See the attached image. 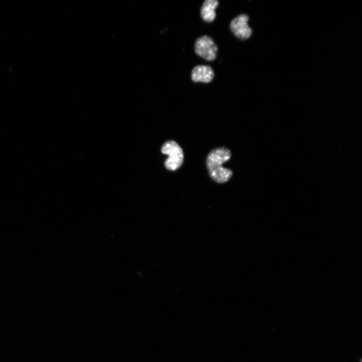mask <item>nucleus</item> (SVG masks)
<instances>
[{
	"label": "nucleus",
	"instance_id": "obj_2",
	"mask_svg": "<svg viewBox=\"0 0 362 362\" xmlns=\"http://www.w3.org/2000/svg\"><path fill=\"white\" fill-rule=\"evenodd\" d=\"M162 152L168 156L165 163L168 170L176 171L182 165L184 161L183 151L175 141L166 142L162 146Z\"/></svg>",
	"mask_w": 362,
	"mask_h": 362
},
{
	"label": "nucleus",
	"instance_id": "obj_6",
	"mask_svg": "<svg viewBox=\"0 0 362 362\" xmlns=\"http://www.w3.org/2000/svg\"><path fill=\"white\" fill-rule=\"evenodd\" d=\"M219 2L217 0H206L201 8V16L205 22L211 23L216 18V9L218 7Z\"/></svg>",
	"mask_w": 362,
	"mask_h": 362
},
{
	"label": "nucleus",
	"instance_id": "obj_5",
	"mask_svg": "<svg viewBox=\"0 0 362 362\" xmlns=\"http://www.w3.org/2000/svg\"><path fill=\"white\" fill-rule=\"evenodd\" d=\"M214 76V71L209 66H197L191 72V79L195 83H210L213 80Z\"/></svg>",
	"mask_w": 362,
	"mask_h": 362
},
{
	"label": "nucleus",
	"instance_id": "obj_3",
	"mask_svg": "<svg viewBox=\"0 0 362 362\" xmlns=\"http://www.w3.org/2000/svg\"><path fill=\"white\" fill-rule=\"evenodd\" d=\"M196 54L208 61H213L217 57L218 47L210 36H204L199 37L194 45Z\"/></svg>",
	"mask_w": 362,
	"mask_h": 362
},
{
	"label": "nucleus",
	"instance_id": "obj_4",
	"mask_svg": "<svg viewBox=\"0 0 362 362\" xmlns=\"http://www.w3.org/2000/svg\"><path fill=\"white\" fill-rule=\"evenodd\" d=\"M249 20L248 15L242 14L231 21L230 30L237 38L242 40H246L251 36L253 31L248 24Z\"/></svg>",
	"mask_w": 362,
	"mask_h": 362
},
{
	"label": "nucleus",
	"instance_id": "obj_1",
	"mask_svg": "<svg viewBox=\"0 0 362 362\" xmlns=\"http://www.w3.org/2000/svg\"><path fill=\"white\" fill-rule=\"evenodd\" d=\"M231 157L230 151L225 147H219L212 150L206 159V166L211 177L216 182L223 183L232 176V172L222 167Z\"/></svg>",
	"mask_w": 362,
	"mask_h": 362
}]
</instances>
